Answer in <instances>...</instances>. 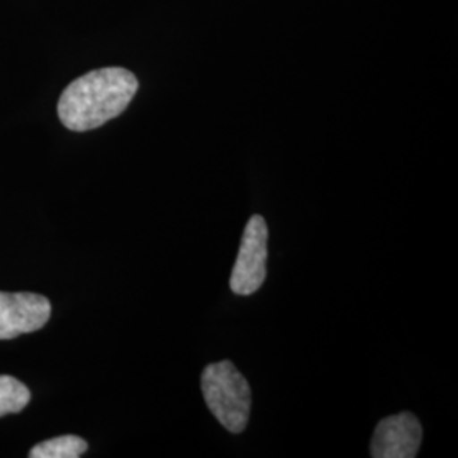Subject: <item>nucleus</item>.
I'll list each match as a JSON object with an SVG mask.
<instances>
[{
  "instance_id": "1",
  "label": "nucleus",
  "mask_w": 458,
  "mask_h": 458,
  "mask_svg": "<svg viewBox=\"0 0 458 458\" xmlns=\"http://www.w3.org/2000/svg\"><path fill=\"white\" fill-rule=\"evenodd\" d=\"M136 92L138 79L126 68L89 72L64 90L58 102L60 121L72 131L96 130L123 114Z\"/></svg>"
},
{
  "instance_id": "2",
  "label": "nucleus",
  "mask_w": 458,
  "mask_h": 458,
  "mask_svg": "<svg viewBox=\"0 0 458 458\" xmlns=\"http://www.w3.org/2000/svg\"><path fill=\"white\" fill-rule=\"evenodd\" d=\"M204 401L229 433L240 435L250 420L251 391L245 377L229 360L216 361L200 377Z\"/></svg>"
},
{
  "instance_id": "3",
  "label": "nucleus",
  "mask_w": 458,
  "mask_h": 458,
  "mask_svg": "<svg viewBox=\"0 0 458 458\" xmlns=\"http://www.w3.org/2000/svg\"><path fill=\"white\" fill-rule=\"evenodd\" d=\"M268 228L262 216L255 214L246 223L240 251L231 274V291L238 295L257 293L267 278Z\"/></svg>"
},
{
  "instance_id": "4",
  "label": "nucleus",
  "mask_w": 458,
  "mask_h": 458,
  "mask_svg": "<svg viewBox=\"0 0 458 458\" xmlns=\"http://www.w3.org/2000/svg\"><path fill=\"white\" fill-rule=\"evenodd\" d=\"M51 304L33 293H0V340H14L48 323Z\"/></svg>"
},
{
  "instance_id": "5",
  "label": "nucleus",
  "mask_w": 458,
  "mask_h": 458,
  "mask_svg": "<svg viewBox=\"0 0 458 458\" xmlns=\"http://www.w3.org/2000/svg\"><path fill=\"white\" fill-rule=\"evenodd\" d=\"M423 440V426L411 412L384 418L377 425L370 455L374 458H414Z\"/></svg>"
},
{
  "instance_id": "6",
  "label": "nucleus",
  "mask_w": 458,
  "mask_h": 458,
  "mask_svg": "<svg viewBox=\"0 0 458 458\" xmlns=\"http://www.w3.org/2000/svg\"><path fill=\"white\" fill-rule=\"evenodd\" d=\"M89 445L87 442L75 437V435H65V437H56L49 438L47 442H41L36 445L33 450L30 452L31 458H79L82 457L87 452Z\"/></svg>"
},
{
  "instance_id": "7",
  "label": "nucleus",
  "mask_w": 458,
  "mask_h": 458,
  "mask_svg": "<svg viewBox=\"0 0 458 458\" xmlns=\"http://www.w3.org/2000/svg\"><path fill=\"white\" fill-rule=\"evenodd\" d=\"M30 401L31 393L21 380L11 376H0V418L21 412Z\"/></svg>"
}]
</instances>
